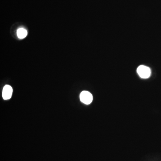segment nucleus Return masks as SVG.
Instances as JSON below:
<instances>
[{"label": "nucleus", "mask_w": 161, "mask_h": 161, "mask_svg": "<svg viewBox=\"0 0 161 161\" xmlns=\"http://www.w3.org/2000/svg\"><path fill=\"white\" fill-rule=\"evenodd\" d=\"M139 75L142 78H148L151 74V70L149 68L145 65H140L137 69Z\"/></svg>", "instance_id": "nucleus-1"}, {"label": "nucleus", "mask_w": 161, "mask_h": 161, "mask_svg": "<svg viewBox=\"0 0 161 161\" xmlns=\"http://www.w3.org/2000/svg\"><path fill=\"white\" fill-rule=\"evenodd\" d=\"M80 98L81 102L84 104H89L92 103L93 100L92 94L87 91H83L81 93Z\"/></svg>", "instance_id": "nucleus-2"}, {"label": "nucleus", "mask_w": 161, "mask_h": 161, "mask_svg": "<svg viewBox=\"0 0 161 161\" xmlns=\"http://www.w3.org/2000/svg\"><path fill=\"white\" fill-rule=\"evenodd\" d=\"M13 89L11 86L6 85L2 91V97L4 100H8L11 98Z\"/></svg>", "instance_id": "nucleus-3"}, {"label": "nucleus", "mask_w": 161, "mask_h": 161, "mask_svg": "<svg viewBox=\"0 0 161 161\" xmlns=\"http://www.w3.org/2000/svg\"><path fill=\"white\" fill-rule=\"evenodd\" d=\"M27 35V31L23 28H19L17 31V35L20 39L25 38Z\"/></svg>", "instance_id": "nucleus-4"}]
</instances>
